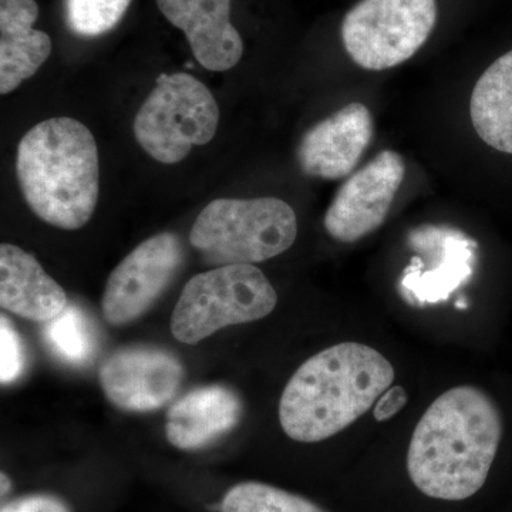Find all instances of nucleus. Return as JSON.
Returning <instances> with one entry per match:
<instances>
[{
    "instance_id": "1a4fd4ad",
    "label": "nucleus",
    "mask_w": 512,
    "mask_h": 512,
    "mask_svg": "<svg viewBox=\"0 0 512 512\" xmlns=\"http://www.w3.org/2000/svg\"><path fill=\"white\" fill-rule=\"evenodd\" d=\"M416 256L404 269L400 292L410 305L424 306L447 301L474 272L477 242L460 229L423 225L407 238Z\"/></svg>"
},
{
    "instance_id": "393cba45",
    "label": "nucleus",
    "mask_w": 512,
    "mask_h": 512,
    "mask_svg": "<svg viewBox=\"0 0 512 512\" xmlns=\"http://www.w3.org/2000/svg\"><path fill=\"white\" fill-rule=\"evenodd\" d=\"M456 308L457 309H467V302H466V299H463V298H460L458 299V301L456 302Z\"/></svg>"
},
{
    "instance_id": "5701e85b",
    "label": "nucleus",
    "mask_w": 512,
    "mask_h": 512,
    "mask_svg": "<svg viewBox=\"0 0 512 512\" xmlns=\"http://www.w3.org/2000/svg\"><path fill=\"white\" fill-rule=\"evenodd\" d=\"M407 403V393L403 386L389 387L376 402L375 419L386 421L403 409Z\"/></svg>"
},
{
    "instance_id": "0eeeda50",
    "label": "nucleus",
    "mask_w": 512,
    "mask_h": 512,
    "mask_svg": "<svg viewBox=\"0 0 512 512\" xmlns=\"http://www.w3.org/2000/svg\"><path fill=\"white\" fill-rule=\"evenodd\" d=\"M437 18V0H360L343 19V46L362 69H392L426 45Z\"/></svg>"
},
{
    "instance_id": "f8f14e48",
    "label": "nucleus",
    "mask_w": 512,
    "mask_h": 512,
    "mask_svg": "<svg viewBox=\"0 0 512 512\" xmlns=\"http://www.w3.org/2000/svg\"><path fill=\"white\" fill-rule=\"evenodd\" d=\"M372 140V113L365 104L350 103L306 131L299 164L309 177L340 180L355 170Z\"/></svg>"
},
{
    "instance_id": "f3484780",
    "label": "nucleus",
    "mask_w": 512,
    "mask_h": 512,
    "mask_svg": "<svg viewBox=\"0 0 512 512\" xmlns=\"http://www.w3.org/2000/svg\"><path fill=\"white\" fill-rule=\"evenodd\" d=\"M471 121L478 136L501 153L512 154V50L495 60L474 86Z\"/></svg>"
},
{
    "instance_id": "4be33fe9",
    "label": "nucleus",
    "mask_w": 512,
    "mask_h": 512,
    "mask_svg": "<svg viewBox=\"0 0 512 512\" xmlns=\"http://www.w3.org/2000/svg\"><path fill=\"white\" fill-rule=\"evenodd\" d=\"M0 512H73L70 505L55 494H29L3 504Z\"/></svg>"
},
{
    "instance_id": "9d476101",
    "label": "nucleus",
    "mask_w": 512,
    "mask_h": 512,
    "mask_svg": "<svg viewBox=\"0 0 512 512\" xmlns=\"http://www.w3.org/2000/svg\"><path fill=\"white\" fill-rule=\"evenodd\" d=\"M406 164L393 150H384L342 184L326 211V232L353 244L382 227L402 187Z\"/></svg>"
},
{
    "instance_id": "423d86ee",
    "label": "nucleus",
    "mask_w": 512,
    "mask_h": 512,
    "mask_svg": "<svg viewBox=\"0 0 512 512\" xmlns=\"http://www.w3.org/2000/svg\"><path fill=\"white\" fill-rule=\"evenodd\" d=\"M220 124L211 90L187 73L161 74L134 119L138 144L158 163L177 164L210 143Z\"/></svg>"
},
{
    "instance_id": "4468645a",
    "label": "nucleus",
    "mask_w": 512,
    "mask_h": 512,
    "mask_svg": "<svg viewBox=\"0 0 512 512\" xmlns=\"http://www.w3.org/2000/svg\"><path fill=\"white\" fill-rule=\"evenodd\" d=\"M242 403L225 386H205L185 394L170 407L165 436L180 450L211 446L239 423Z\"/></svg>"
},
{
    "instance_id": "9b49d317",
    "label": "nucleus",
    "mask_w": 512,
    "mask_h": 512,
    "mask_svg": "<svg viewBox=\"0 0 512 512\" xmlns=\"http://www.w3.org/2000/svg\"><path fill=\"white\" fill-rule=\"evenodd\" d=\"M99 379L107 400L117 409L148 413L174 399L184 369L167 350L134 346L114 352L101 366Z\"/></svg>"
},
{
    "instance_id": "f03ea898",
    "label": "nucleus",
    "mask_w": 512,
    "mask_h": 512,
    "mask_svg": "<svg viewBox=\"0 0 512 512\" xmlns=\"http://www.w3.org/2000/svg\"><path fill=\"white\" fill-rule=\"evenodd\" d=\"M394 367L359 342H343L309 357L286 384L279 421L286 436L319 443L336 436L369 412L392 387Z\"/></svg>"
},
{
    "instance_id": "a211bd4d",
    "label": "nucleus",
    "mask_w": 512,
    "mask_h": 512,
    "mask_svg": "<svg viewBox=\"0 0 512 512\" xmlns=\"http://www.w3.org/2000/svg\"><path fill=\"white\" fill-rule=\"evenodd\" d=\"M43 338L50 352L67 365H87L96 352L92 323L76 305H67L59 316L46 322Z\"/></svg>"
},
{
    "instance_id": "412c9836",
    "label": "nucleus",
    "mask_w": 512,
    "mask_h": 512,
    "mask_svg": "<svg viewBox=\"0 0 512 512\" xmlns=\"http://www.w3.org/2000/svg\"><path fill=\"white\" fill-rule=\"evenodd\" d=\"M25 367L22 340L15 326L6 316L0 318V380L3 384L15 382Z\"/></svg>"
},
{
    "instance_id": "ddd939ff",
    "label": "nucleus",
    "mask_w": 512,
    "mask_h": 512,
    "mask_svg": "<svg viewBox=\"0 0 512 512\" xmlns=\"http://www.w3.org/2000/svg\"><path fill=\"white\" fill-rule=\"evenodd\" d=\"M164 18L183 30L195 59L211 72H227L244 55L231 23V0H157Z\"/></svg>"
},
{
    "instance_id": "6ab92c4d",
    "label": "nucleus",
    "mask_w": 512,
    "mask_h": 512,
    "mask_svg": "<svg viewBox=\"0 0 512 512\" xmlns=\"http://www.w3.org/2000/svg\"><path fill=\"white\" fill-rule=\"evenodd\" d=\"M221 512H328L318 504L274 485L245 481L225 494Z\"/></svg>"
},
{
    "instance_id": "f257e3e1",
    "label": "nucleus",
    "mask_w": 512,
    "mask_h": 512,
    "mask_svg": "<svg viewBox=\"0 0 512 512\" xmlns=\"http://www.w3.org/2000/svg\"><path fill=\"white\" fill-rule=\"evenodd\" d=\"M503 439L494 400L457 386L434 400L410 440L407 471L417 490L436 500L463 501L484 487Z\"/></svg>"
},
{
    "instance_id": "39448f33",
    "label": "nucleus",
    "mask_w": 512,
    "mask_h": 512,
    "mask_svg": "<svg viewBox=\"0 0 512 512\" xmlns=\"http://www.w3.org/2000/svg\"><path fill=\"white\" fill-rule=\"evenodd\" d=\"M276 303L278 295L261 269L218 266L184 286L171 316V332L178 342L197 345L227 326L264 319Z\"/></svg>"
},
{
    "instance_id": "7ed1b4c3",
    "label": "nucleus",
    "mask_w": 512,
    "mask_h": 512,
    "mask_svg": "<svg viewBox=\"0 0 512 512\" xmlns=\"http://www.w3.org/2000/svg\"><path fill=\"white\" fill-rule=\"evenodd\" d=\"M16 175L23 197L40 220L60 229L84 227L99 201V151L80 121L56 117L20 140Z\"/></svg>"
},
{
    "instance_id": "6e6552de",
    "label": "nucleus",
    "mask_w": 512,
    "mask_h": 512,
    "mask_svg": "<svg viewBox=\"0 0 512 512\" xmlns=\"http://www.w3.org/2000/svg\"><path fill=\"white\" fill-rule=\"evenodd\" d=\"M183 262V244L173 232L141 242L111 272L101 301L104 319L123 326L140 318L174 281Z\"/></svg>"
},
{
    "instance_id": "2eb2a0df",
    "label": "nucleus",
    "mask_w": 512,
    "mask_h": 512,
    "mask_svg": "<svg viewBox=\"0 0 512 512\" xmlns=\"http://www.w3.org/2000/svg\"><path fill=\"white\" fill-rule=\"evenodd\" d=\"M0 305L33 322H49L67 308L66 292L35 256L15 245L0 247Z\"/></svg>"
},
{
    "instance_id": "20e7f679",
    "label": "nucleus",
    "mask_w": 512,
    "mask_h": 512,
    "mask_svg": "<svg viewBox=\"0 0 512 512\" xmlns=\"http://www.w3.org/2000/svg\"><path fill=\"white\" fill-rule=\"evenodd\" d=\"M298 235V220L279 198L232 200L208 204L190 232V244L205 264L252 265L284 254Z\"/></svg>"
},
{
    "instance_id": "aec40b11",
    "label": "nucleus",
    "mask_w": 512,
    "mask_h": 512,
    "mask_svg": "<svg viewBox=\"0 0 512 512\" xmlns=\"http://www.w3.org/2000/svg\"><path fill=\"white\" fill-rule=\"evenodd\" d=\"M130 3L131 0H64V16L74 35L103 36L119 25Z\"/></svg>"
},
{
    "instance_id": "dca6fc26",
    "label": "nucleus",
    "mask_w": 512,
    "mask_h": 512,
    "mask_svg": "<svg viewBox=\"0 0 512 512\" xmlns=\"http://www.w3.org/2000/svg\"><path fill=\"white\" fill-rule=\"evenodd\" d=\"M36 0H0V93L9 94L49 59L52 39L33 28Z\"/></svg>"
},
{
    "instance_id": "b1692460",
    "label": "nucleus",
    "mask_w": 512,
    "mask_h": 512,
    "mask_svg": "<svg viewBox=\"0 0 512 512\" xmlns=\"http://www.w3.org/2000/svg\"><path fill=\"white\" fill-rule=\"evenodd\" d=\"M0 481H2V495L8 494L10 487H12V481L5 473H2V480Z\"/></svg>"
}]
</instances>
